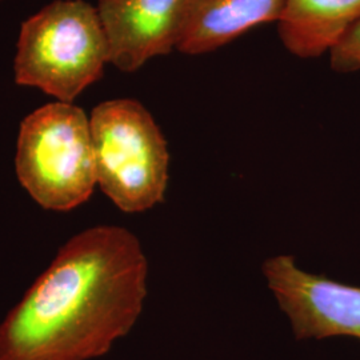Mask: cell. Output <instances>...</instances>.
Segmentation results:
<instances>
[{"label":"cell","instance_id":"cell-4","mask_svg":"<svg viewBox=\"0 0 360 360\" xmlns=\"http://www.w3.org/2000/svg\"><path fill=\"white\" fill-rule=\"evenodd\" d=\"M15 167L39 206L70 211L83 205L98 184L90 117L63 102L35 110L20 124Z\"/></svg>","mask_w":360,"mask_h":360},{"label":"cell","instance_id":"cell-5","mask_svg":"<svg viewBox=\"0 0 360 360\" xmlns=\"http://www.w3.org/2000/svg\"><path fill=\"white\" fill-rule=\"evenodd\" d=\"M262 271L296 339L351 336L360 340V287L309 274L290 255L267 259Z\"/></svg>","mask_w":360,"mask_h":360},{"label":"cell","instance_id":"cell-2","mask_svg":"<svg viewBox=\"0 0 360 360\" xmlns=\"http://www.w3.org/2000/svg\"><path fill=\"white\" fill-rule=\"evenodd\" d=\"M108 63L98 8L84 0H56L20 27L13 77L19 86L72 103Z\"/></svg>","mask_w":360,"mask_h":360},{"label":"cell","instance_id":"cell-6","mask_svg":"<svg viewBox=\"0 0 360 360\" xmlns=\"http://www.w3.org/2000/svg\"><path fill=\"white\" fill-rule=\"evenodd\" d=\"M188 0H98L110 65L135 72L178 49Z\"/></svg>","mask_w":360,"mask_h":360},{"label":"cell","instance_id":"cell-7","mask_svg":"<svg viewBox=\"0 0 360 360\" xmlns=\"http://www.w3.org/2000/svg\"><path fill=\"white\" fill-rule=\"evenodd\" d=\"M287 0H188L178 51H215L254 27L279 22Z\"/></svg>","mask_w":360,"mask_h":360},{"label":"cell","instance_id":"cell-1","mask_svg":"<svg viewBox=\"0 0 360 360\" xmlns=\"http://www.w3.org/2000/svg\"><path fill=\"white\" fill-rule=\"evenodd\" d=\"M148 263L119 226L71 238L0 324V360H91L138 322Z\"/></svg>","mask_w":360,"mask_h":360},{"label":"cell","instance_id":"cell-3","mask_svg":"<svg viewBox=\"0 0 360 360\" xmlns=\"http://www.w3.org/2000/svg\"><path fill=\"white\" fill-rule=\"evenodd\" d=\"M96 183L119 210L143 212L162 203L169 154L165 135L134 99L98 104L90 116Z\"/></svg>","mask_w":360,"mask_h":360},{"label":"cell","instance_id":"cell-8","mask_svg":"<svg viewBox=\"0 0 360 360\" xmlns=\"http://www.w3.org/2000/svg\"><path fill=\"white\" fill-rule=\"evenodd\" d=\"M360 20V0H287L278 22L285 50L302 59L330 52Z\"/></svg>","mask_w":360,"mask_h":360},{"label":"cell","instance_id":"cell-9","mask_svg":"<svg viewBox=\"0 0 360 360\" xmlns=\"http://www.w3.org/2000/svg\"><path fill=\"white\" fill-rule=\"evenodd\" d=\"M330 53L331 68L339 74L360 71V20L348 30Z\"/></svg>","mask_w":360,"mask_h":360}]
</instances>
